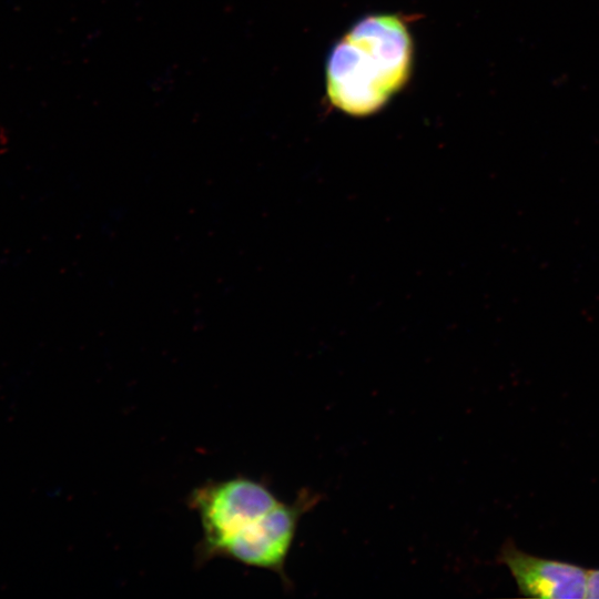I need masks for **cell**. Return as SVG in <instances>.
Wrapping results in <instances>:
<instances>
[{
    "label": "cell",
    "instance_id": "obj_1",
    "mask_svg": "<svg viewBox=\"0 0 599 599\" xmlns=\"http://www.w3.org/2000/svg\"><path fill=\"white\" fill-rule=\"evenodd\" d=\"M412 59V38L399 17H366L339 40L328 58L327 95L348 114L376 112L405 84Z\"/></svg>",
    "mask_w": 599,
    "mask_h": 599
},
{
    "label": "cell",
    "instance_id": "obj_2",
    "mask_svg": "<svg viewBox=\"0 0 599 599\" xmlns=\"http://www.w3.org/2000/svg\"><path fill=\"white\" fill-rule=\"evenodd\" d=\"M187 502L197 512L202 526L196 562L205 564L217 558L220 548L229 539L270 512L281 500L262 481L236 476L196 487Z\"/></svg>",
    "mask_w": 599,
    "mask_h": 599
},
{
    "label": "cell",
    "instance_id": "obj_3",
    "mask_svg": "<svg viewBox=\"0 0 599 599\" xmlns=\"http://www.w3.org/2000/svg\"><path fill=\"white\" fill-rule=\"evenodd\" d=\"M318 500V495L304 490L292 504L281 501L270 512L229 539L220 548L217 558L271 570L287 582L284 567L298 521Z\"/></svg>",
    "mask_w": 599,
    "mask_h": 599
},
{
    "label": "cell",
    "instance_id": "obj_4",
    "mask_svg": "<svg viewBox=\"0 0 599 599\" xmlns=\"http://www.w3.org/2000/svg\"><path fill=\"white\" fill-rule=\"evenodd\" d=\"M524 597L542 599L587 598L588 570L578 565L541 558L519 549L507 539L498 556Z\"/></svg>",
    "mask_w": 599,
    "mask_h": 599
},
{
    "label": "cell",
    "instance_id": "obj_5",
    "mask_svg": "<svg viewBox=\"0 0 599 599\" xmlns=\"http://www.w3.org/2000/svg\"><path fill=\"white\" fill-rule=\"evenodd\" d=\"M587 598L599 599V569L588 570Z\"/></svg>",
    "mask_w": 599,
    "mask_h": 599
}]
</instances>
